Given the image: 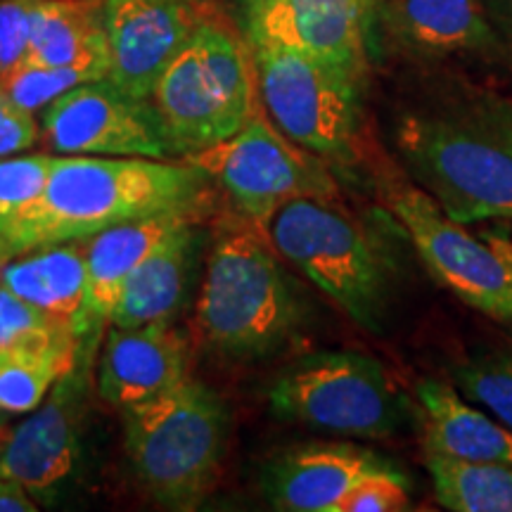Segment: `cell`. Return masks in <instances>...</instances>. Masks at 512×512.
I'll use <instances>...</instances> for the list:
<instances>
[{
  "mask_svg": "<svg viewBox=\"0 0 512 512\" xmlns=\"http://www.w3.org/2000/svg\"><path fill=\"white\" fill-rule=\"evenodd\" d=\"M392 465L354 444H306L268 460L261 470V491L275 510L335 512L361 479Z\"/></svg>",
  "mask_w": 512,
  "mask_h": 512,
  "instance_id": "obj_17",
  "label": "cell"
},
{
  "mask_svg": "<svg viewBox=\"0 0 512 512\" xmlns=\"http://www.w3.org/2000/svg\"><path fill=\"white\" fill-rule=\"evenodd\" d=\"M491 27L512 53V0H482Z\"/></svg>",
  "mask_w": 512,
  "mask_h": 512,
  "instance_id": "obj_33",
  "label": "cell"
},
{
  "mask_svg": "<svg viewBox=\"0 0 512 512\" xmlns=\"http://www.w3.org/2000/svg\"><path fill=\"white\" fill-rule=\"evenodd\" d=\"M484 240L496 249L498 256L505 261V266L510 268V275H512V240L505 238V235H501V233H486ZM508 325H512V311H510Z\"/></svg>",
  "mask_w": 512,
  "mask_h": 512,
  "instance_id": "obj_34",
  "label": "cell"
},
{
  "mask_svg": "<svg viewBox=\"0 0 512 512\" xmlns=\"http://www.w3.org/2000/svg\"><path fill=\"white\" fill-rule=\"evenodd\" d=\"M53 164L55 155L0 157V233L41 200Z\"/></svg>",
  "mask_w": 512,
  "mask_h": 512,
  "instance_id": "obj_28",
  "label": "cell"
},
{
  "mask_svg": "<svg viewBox=\"0 0 512 512\" xmlns=\"http://www.w3.org/2000/svg\"><path fill=\"white\" fill-rule=\"evenodd\" d=\"M38 0H0V79L27 62Z\"/></svg>",
  "mask_w": 512,
  "mask_h": 512,
  "instance_id": "obj_30",
  "label": "cell"
},
{
  "mask_svg": "<svg viewBox=\"0 0 512 512\" xmlns=\"http://www.w3.org/2000/svg\"><path fill=\"white\" fill-rule=\"evenodd\" d=\"M81 339L41 351L0 354V411L31 413L41 406L57 380L76 363Z\"/></svg>",
  "mask_w": 512,
  "mask_h": 512,
  "instance_id": "obj_24",
  "label": "cell"
},
{
  "mask_svg": "<svg viewBox=\"0 0 512 512\" xmlns=\"http://www.w3.org/2000/svg\"><path fill=\"white\" fill-rule=\"evenodd\" d=\"M36 498L10 477H0V512H34Z\"/></svg>",
  "mask_w": 512,
  "mask_h": 512,
  "instance_id": "obj_32",
  "label": "cell"
},
{
  "mask_svg": "<svg viewBox=\"0 0 512 512\" xmlns=\"http://www.w3.org/2000/svg\"><path fill=\"white\" fill-rule=\"evenodd\" d=\"M425 425V448L472 463L512 467V430L470 403L453 384L425 380L418 384Z\"/></svg>",
  "mask_w": 512,
  "mask_h": 512,
  "instance_id": "obj_21",
  "label": "cell"
},
{
  "mask_svg": "<svg viewBox=\"0 0 512 512\" xmlns=\"http://www.w3.org/2000/svg\"><path fill=\"white\" fill-rule=\"evenodd\" d=\"M3 444H5V441H3V434H0V451H3Z\"/></svg>",
  "mask_w": 512,
  "mask_h": 512,
  "instance_id": "obj_35",
  "label": "cell"
},
{
  "mask_svg": "<svg viewBox=\"0 0 512 512\" xmlns=\"http://www.w3.org/2000/svg\"><path fill=\"white\" fill-rule=\"evenodd\" d=\"M434 494L453 512H512V467L472 463L425 448Z\"/></svg>",
  "mask_w": 512,
  "mask_h": 512,
  "instance_id": "obj_23",
  "label": "cell"
},
{
  "mask_svg": "<svg viewBox=\"0 0 512 512\" xmlns=\"http://www.w3.org/2000/svg\"><path fill=\"white\" fill-rule=\"evenodd\" d=\"M124 415V448L140 486L157 505L195 510L221 477L230 411L219 392L185 377Z\"/></svg>",
  "mask_w": 512,
  "mask_h": 512,
  "instance_id": "obj_5",
  "label": "cell"
},
{
  "mask_svg": "<svg viewBox=\"0 0 512 512\" xmlns=\"http://www.w3.org/2000/svg\"><path fill=\"white\" fill-rule=\"evenodd\" d=\"M396 150L411 181L458 223H512V98L458 88L396 121Z\"/></svg>",
  "mask_w": 512,
  "mask_h": 512,
  "instance_id": "obj_1",
  "label": "cell"
},
{
  "mask_svg": "<svg viewBox=\"0 0 512 512\" xmlns=\"http://www.w3.org/2000/svg\"><path fill=\"white\" fill-rule=\"evenodd\" d=\"M411 508L408 479L396 465L377 470L361 479L342 501L335 512H396Z\"/></svg>",
  "mask_w": 512,
  "mask_h": 512,
  "instance_id": "obj_29",
  "label": "cell"
},
{
  "mask_svg": "<svg viewBox=\"0 0 512 512\" xmlns=\"http://www.w3.org/2000/svg\"><path fill=\"white\" fill-rule=\"evenodd\" d=\"M380 195L389 216L399 223L420 261L439 285L484 316L508 323L512 311V275L484 238L467 233L463 223L418 183L380 178Z\"/></svg>",
  "mask_w": 512,
  "mask_h": 512,
  "instance_id": "obj_10",
  "label": "cell"
},
{
  "mask_svg": "<svg viewBox=\"0 0 512 512\" xmlns=\"http://www.w3.org/2000/svg\"><path fill=\"white\" fill-rule=\"evenodd\" d=\"M211 178L188 159L55 157L46 192L0 233V261L164 211L204 214Z\"/></svg>",
  "mask_w": 512,
  "mask_h": 512,
  "instance_id": "obj_2",
  "label": "cell"
},
{
  "mask_svg": "<svg viewBox=\"0 0 512 512\" xmlns=\"http://www.w3.org/2000/svg\"><path fill=\"white\" fill-rule=\"evenodd\" d=\"M377 0H261L247 5L252 46H280L366 76Z\"/></svg>",
  "mask_w": 512,
  "mask_h": 512,
  "instance_id": "obj_13",
  "label": "cell"
},
{
  "mask_svg": "<svg viewBox=\"0 0 512 512\" xmlns=\"http://www.w3.org/2000/svg\"><path fill=\"white\" fill-rule=\"evenodd\" d=\"M202 214L190 211H164V214L140 216L83 240L86 245V271H88V313L93 323L102 328L110 323L119 292L128 275L140 261L171 235L185 221L200 219Z\"/></svg>",
  "mask_w": 512,
  "mask_h": 512,
  "instance_id": "obj_20",
  "label": "cell"
},
{
  "mask_svg": "<svg viewBox=\"0 0 512 512\" xmlns=\"http://www.w3.org/2000/svg\"><path fill=\"white\" fill-rule=\"evenodd\" d=\"M110 69L105 64H72V67H36V64H22L15 74L5 79L10 98L22 110L38 112L48 107L55 98H60L81 83L105 79Z\"/></svg>",
  "mask_w": 512,
  "mask_h": 512,
  "instance_id": "obj_26",
  "label": "cell"
},
{
  "mask_svg": "<svg viewBox=\"0 0 512 512\" xmlns=\"http://www.w3.org/2000/svg\"><path fill=\"white\" fill-rule=\"evenodd\" d=\"M74 339L81 337L64 332L46 313L34 309L0 283V354L41 351Z\"/></svg>",
  "mask_w": 512,
  "mask_h": 512,
  "instance_id": "obj_27",
  "label": "cell"
},
{
  "mask_svg": "<svg viewBox=\"0 0 512 512\" xmlns=\"http://www.w3.org/2000/svg\"><path fill=\"white\" fill-rule=\"evenodd\" d=\"M188 377V339L174 320L105 332L98 361V394L110 406L150 401Z\"/></svg>",
  "mask_w": 512,
  "mask_h": 512,
  "instance_id": "obj_16",
  "label": "cell"
},
{
  "mask_svg": "<svg viewBox=\"0 0 512 512\" xmlns=\"http://www.w3.org/2000/svg\"><path fill=\"white\" fill-rule=\"evenodd\" d=\"M38 138V126L34 114L22 110L15 100L10 98L8 88L0 79V157L17 155L27 150Z\"/></svg>",
  "mask_w": 512,
  "mask_h": 512,
  "instance_id": "obj_31",
  "label": "cell"
},
{
  "mask_svg": "<svg viewBox=\"0 0 512 512\" xmlns=\"http://www.w3.org/2000/svg\"><path fill=\"white\" fill-rule=\"evenodd\" d=\"M100 330L81 339L79 356L0 451V477L15 479L36 501H55L81 458L93 394V363Z\"/></svg>",
  "mask_w": 512,
  "mask_h": 512,
  "instance_id": "obj_11",
  "label": "cell"
},
{
  "mask_svg": "<svg viewBox=\"0 0 512 512\" xmlns=\"http://www.w3.org/2000/svg\"><path fill=\"white\" fill-rule=\"evenodd\" d=\"M0 283L74 337L102 330L88 313L83 240L57 242L0 261Z\"/></svg>",
  "mask_w": 512,
  "mask_h": 512,
  "instance_id": "obj_18",
  "label": "cell"
},
{
  "mask_svg": "<svg viewBox=\"0 0 512 512\" xmlns=\"http://www.w3.org/2000/svg\"><path fill=\"white\" fill-rule=\"evenodd\" d=\"M195 3H207V0H195Z\"/></svg>",
  "mask_w": 512,
  "mask_h": 512,
  "instance_id": "obj_37",
  "label": "cell"
},
{
  "mask_svg": "<svg viewBox=\"0 0 512 512\" xmlns=\"http://www.w3.org/2000/svg\"><path fill=\"white\" fill-rule=\"evenodd\" d=\"M306 318L302 292L285 271L266 228L247 221L216 238L195 304L202 347L228 361L283 351Z\"/></svg>",
  "mask_w": 512,
  "mask_h": 512,
  "instance_id": "obj_3",
  "label": "cell"
},
{
  "mask_svg": "<svg viewBox=\"0 0 512 512\" xmlns=\"http://www.w3.org/2000/svg\"><path fill=\"white\" fill-rule=\"evenodd\" d=\"M451 382L467 401L512 430V347L463 358L451 368Z\"/></svg>",
  "mask_w": 512,
  "mask_h": 512,
  "instance_id": "obj_25",
  "label": "cell"
},
{
  "mask_svg": "<svg viewBox=\"0 0 512 512\" xmlns=\"http://www.w3.org/2000/svg\"><path fill=\"white\" fill-rule=\"evenodd\" d=\"M204 233L185 221L133 268L110 316L112 328H138L155 320H174L188 299L192 275L202 254Z\"/></svg>",
  "mask_w": 512,
  "mask_h": 512,
  "instance_id": "obj_19",
  "label": "cell"
},
{
  "mask_svg": "<svg viewBox=\"0 0 512 512\" xmlns=\"http://www.w3.org/2000/svg\"><path fill=\"white\" fill-rule=\"evenodd\" d=\"M377 34L396 53L430 62L505 48L482 0H377Z\"/></svg>",
  "mask_w": 512,
  "mask_h": 512,
  "instance_id": "obj_15",
  "label": "cell"
},
{
  "mask_svg": "<svg viewBox=\"0 0 512 512\" xmlns=\"http://www.w3.org/2000/svg\"><path fill=\"white\" fill-rule=\"evenodd\" d=\"M268 406L278 420L356 439H389L413 418L401 384L375 356L316 351L275 375Z\"/></svg>",
  "mask_w": 512,
  "mask_h": 512,
  "instance_id": "obj_7",
  "label": "cell"
},
{
  "mask_svg": "<svg viewBox=\"0 0 512 512\" xmlns=\"http://www.w3.org/2000/svg\"><path fill=\"white\" fill-rule=\"evenodd\" d=\"M268 238L358 328L382 335L396 294V259L384 235L337 200L304 197L275 211Z\"/></svg>",
  "mask_w": 512,
  "mask_h": 512,
  "instance_id": "obj_4",
  "label": "cell"
},
{
  "mask_svg": "<svg viewBox=\"0 0 512 512\" xmlns=\"http://www.w3.org/2000/svg\"><path fill=\"white\" fill-rule=\"evenodd\" d=\"M41 131L60 155L178 159L152 100L133 98L107 76L43 107Z\"/></svg>",
  "mask_w": 512,
  "mask_h": 512,
  "instance_id": "obj_12",
  "label": "cell"
},
{
  "mask_svg": "<svg viewBox=\"0 0 512 512\" xmlns=\"http://www.w3.org/2000/svg\"><path fill=\"white\" fill-rule=\"evenodd\" d=\"M254 3H261V0H247V5H254Z\"/></svg>",
  "mask_w": 512,
  "mask_h": 512,
  "instance_id": "obj_36",
  "label": "cell"
},
{
  "mask_svg": "<svg viewBox=\"0 0 512 512\" xmlns=\"http://www.w3.org/2000/svg\"><path fill=\"white\" fill-rule=\"evenodd\" d=\"M195 0H102L110 79L133 98L150 100L159 76L207 15Z\"/></svg>",
  "mask_w": 512,
  "mask_h": 512,
  "instance_id": "obj_14",
  "label": "cell"
},
{
  "mask_svg": "<svg viewBox=\"0 0 512 512\" xmlns=\"http://www.w3.org/2000/svg\"><path fill=\"white\" fill-rule=\"evenodd\" d=\"M185 159L226 192L242 219L259 228L294 200H339L330 164L287 138L268 119L264 105L238 133Z\"/></svg>",
  "mask_w": 512,
  "mask_h": 512,
  "instance_id": "obj_9",
  "label": "cell"
},
{
  "mask_svg": "<svg viewBox=\"0 0 512 512\" xmlns=\"http://www.w3.org/2000/svg\"><path fill=\"white\" fill-rule=\"evenodd\" d=\"M252 46V43H249ZM261 105L287 138L335 166L358 159L366 76L280 46H252Z\"/></svg>",
  "mask_w": 512,
  "mask_h": 512,
  "instance_id": "obj_8",
  "label": "cell"
},
{
  "mask_svg": "<svg viewBox=\"0 0 512 512\" xmlns=\"http://www.w3.org/2000/svg\"><path fill=\"white\" fill-rule=\"evenodd\" d=\"M24 64H105L110 69L102 0H38L29 57Z\"/></svg>",
  "mask_w": 512,
  "mask_h": 512,
  "instance_id": "obj_22",
  "label": "cell"
},
{
  "mask_svg": "<svg viewBox=\"0 0 512 512\" xmlns=\"http://www.w3.org/2000/svg\"><path fill=\"white\" fill-rule=\"evenodd\" d=\"M150 100L178 159L221 143L261 107L252 46L207 10Z\"/></svg>",
  "mask_w": 512,
  "mask_h": 512,
  "instance_id": "obj_6",
  "label": "cell"
}]
</instances>
